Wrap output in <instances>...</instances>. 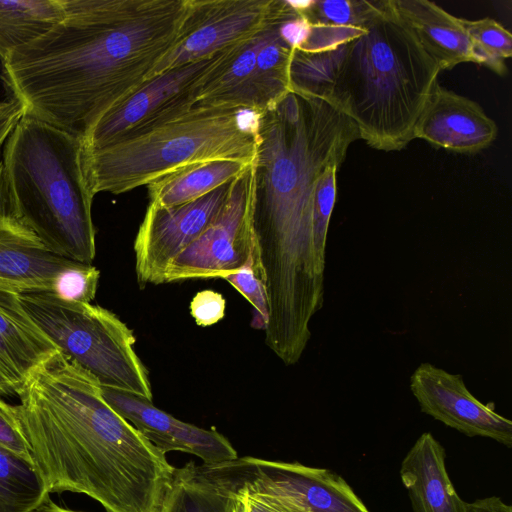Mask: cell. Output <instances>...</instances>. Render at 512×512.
<instances>
[{
	"label": "cell",
	"mask_w": 512,
	"mask_h": 512,
	"mask_svg": "<svg viewBox=\"0 0 512 512\" xmlns=\"http://www.w3.org/2000/svg\"><path fill=\"white\" fill-rule=\"evenodd\" d=\"M63 1V18L1 61V78L23 116L84 139L150 80L177 43L191 0Z\"/></svg>",
	"instance_id": "cell-1"
},
{
	"label": "cell",
	"mask_w": 512,
	"mask_h": 512,
	"mask_svg": "<svg viewBox=\"0 0 512 512\" xmlns=\"http://www.w3.org/2000/svg\"><path fill=\"white\" fill-rule=\"evenodd\" d=\"M358 139L355 123L321 98L291 91L262 114L252 230L268 298L265 332L272 338L309 336L323 307L326 247L315 227L317 181L327 166L344 162Z\"/></svg>",
	"instance_id": "cell-2"
},
{
	"label": "cell",
	"mask_w": 512,
	"mask_h": 512,
	"mask_svg": "<svg viewBox=\"0 0 512 512\" xmlns=\"http://www.w3.org/2000/svg\"><path fill=\"white\" fill-rule=\"evenodd\" d=\"M14 412L49 493L85 494L106 512H161L176 468L59 351L30 375Z\"/></svg>",
	"instance_id": "cell-3"
},
{
	"label": "cell",
	"mask_w": 512,
	"mask_h": 512,
	"mask_svg": "<svg viewBox=\"0 0 512 512\" xmlns=\"http://www.w3.org/2000/svg\"><path fill=\"white\" fill-rule=\"evenodd\" d=\"M441 70L386 0L360 36L314 52L313 96L351 119L376 150L406 147Z\"/></svg>",
	"instance_id": "cell-4"
},
{
	"label": "cell",
	"mask_w": 512,
	"mask_h": 512,
	"mask_svg": "<svg viewBox=\"0 0 512 512\" xmlns=\"http://www.w3.org/2000/svg\"><path fill=\"white\" fill-rule=\"evenodd\" d=\"M83 139L22 116L2 148L7 187L18 216L50 252L85 264L96 255L93 195Z\"/></svg>",
	"instance_id": "cell-5"
},
{
	"label": "cell",
	"mask_w": 512,
	"mask_h": 512,
	"mask_svg": "<svg viewBox=\"0 0 512 512\" xmlns=\"http://www.w3.org/2000/svg\"><path fill=\"white\" fill-rule=\"evenodd\" d=\"M263 112L193 105L163 115L113 142L85 150L90 193L122 194L182 168L210 161H256Z\"/></svg>",
	"instance_id": "cell-6"
},
{
	"label": "cell",
	"mask_w": 512,
	"mask_h": 512,
	"mask_svg": "<svg viewBox=\"0 0 512 512\" xmlns=\"http://www.w3.org/2000/svg\"><path fill=\"white\" fill-rule=\"evenodd\" d=\"M21 302L58 351L99 385L152 401L148 371L133 331L108 309L53 292L20 293Z\"/></svg>",
	"instance_id": "cell-7"
},
{
	"label": "cell",
	"mask_w": 512,
	"mask_h": 512,
	"mask_svg": "<svg viewBox=\"0 0 512 512\" xmlns=\"http://www.w3.org/2000/svg\"><path fill=\"white\" fill-rule=\"evenodd\" d=\"M197 468L230 492L246 490L283 496L308 512H369L342 477L324 468L251 456Z\"/></svg>",
	"instance_id": "cell-8"
},
{
	"label": "cell",
	"mask_w": 512,
	"mask_h": 512,
	"mask_svg": "<svg viewBox=\"0 0 512 512\" xmlns=\"http://www.w3.org/2000/svg\"><path fill=\"white\" fill-rule=\"evenodd\" d=\"M255 162L230 183L228 196L218 214L172 261L164 274L163 284L187 279H223L248 262L254 254Z\"/></svg>",
	"instance_id": "cell-9"
},
{
	"label": "cell",
	"mask_w": 512,
	"mask_h": 512,
	"mask_svg": "<svg viewBox=\"0 0 512 512\" xmlns=\"http://www.w3.org/2000/svg\"><path fill=\"white\" fill-rule=\"evenodd\" d=\"M285 5L286 0H191L177 43L150 79L246 43L270 27Z\"/></svg>",
	"instance_id": "cell-10"
},
{
	"label": "cell",
	"mask_w": 512,
	"mask_h": 512,
	"mask_svg": "<svg viewBox=\"0 0 512 512\" xmlns=\"http://www.w3.org/2000/svg\"><path fill=\"white\" fill-rule=\"evenodd\" d=\"M230 183L184 204L170 207L148 204L134 241L135 271L141 287L163 284L172 261L218 214L228 196Z\"/></svg>",
	"instance_id": "cell-11"
},
{
	"label": "cell",
	"mask_w": 512,
	"mask_h": 512,
	"mask_svg": "<svg viewBox=\"0 0 512 512\" xmlns=\"http://www.w3.org/2000/svg\"><path fill=\"white\" fill-rule=\"evenodd\" d=\"M226 51L173 68L148 80L92 126L83 139L84 149L101 148L162 115L194 105L195 87L217 65Z\"/></svg>",
	"instance_id": "cell-12"
},
{
	"label": "cell",
	"mask_w": 512,
	"mask_h": 512,
	"mask_svg": "<svg viewBox=\"0 0 512 512\" xmlns=\"http://www.w3.org/2000/svg\"><path fill=\"white\" fill-rule=\"evenodd\" d=\"M411 391L421 411L469 436L491 438L512 446V422L495 412L493 405L476 399L461 375L430 363H421L410 377Z\"/></svg>",
	"instance_id": "cell-13"
},
{
	"label": "cell",
	"mask_w": 512,
	"mask_h": 512,
	"mask_svg": "<svg viewBox=\"0 0 512 512\" xmlns=\"http://www.w3.org/2000/svg\"><path fill=\"white\" fill-rule=\"evenodd\" d=\"M100 389L107 404L162 453L186 452L206 465L238 458L229 440L215 429L183 422L144 397L101 386Z\"/></svg>",
	"instance_id": "cell-14"
},
{
	"label": "cell",
	"mask_w": 512,
	"mask_h": 512,
	"mask_svg": "<svg viewBox=\"0 0 512 512\" xmlns=\"http://www.w3.org/2000/svg\"><path fill=\"white\" fill-rule=\"evenodd\" d=\"M498 128L475 101L436 84L414 128L413 138L460 154L490 146Z\"/></svg>",
	"instance_id": "cell-15"
},
{
	"label": "cell",
	"mask_w": 512,
	"mask_h": 512,
	"mask_svg": "<svg viewBox=\"0 0 512 512\" xmlns=\"http://www.w3.org/2000/svg\"><path fill=\"white\" fill-rule=\"evenodd\" d=\"M80 264L47 250L19 216L0 218V285L19 293H56Z\"/></svg>",
	"instance_id": "cell-16"
},
{
	"label": "cell",
	"mask_w": 512,
	"mask_h": 512,
	"mask_svg": "<svg viewBox=\"0 0 512 512\" xmlns=\"http://www.w3.org/2000/svg\"><path fill=\"white\" fill-rule=\"evenodd\" d=\"M57 347L25 310L20 293L0 285V374L17 396L33 371Z\"/></svg>",
	"instance_id": "cell-17"
},
{
	"label": "cell",
	"mask_w": 512,
	"mask_h": 512,
	"mask_svg": "<svg viewBox=\"0 0 512 512\" xmlns=\"http://www.w3.org/2000/svg\"><path fill=\"white\" fill-rule=\"evenodd\" d=\"M390 4L441 71L466 62L482 65L460 18L428 0H390Z\"/></svg>",
	"instance_id": "cell-18"
},
{
	"label": "cell",
	"mask_w": 512,
	"mask_h": 512,
	"mask_svg": "<svg viewBox=\"0 0 512 512\" xmlns=\"http://www.w3.org/2000/svg\"><path fill=\"white\" fill-rule=\"evenodd\" d=\"M445 450L434 436L420 435L404 457L400 477L414 512H466L445 466Z\"/></svg>",
	"instance_id": "cell-19"
},
{
	"label": "cell",
	"mask_w": 512,
	"mask_h": 512,
	"mask_svg": "<svg viewBox=\"0 0 512 512\" xmlns=\"http://www.w3.org/2000/svg\"><path fill=\"white\" fill-rule=\"evenodd\" d=\"M309 25L306 40L298 48L319 52L342 45L366 31L386 0L292 1Z\"/></svg>",
	"instance_id": "cell-20"
},
{
	"label": "cell",
	"mask_w": 512,
	"mask_h": 512,
	"mask_svg": "<svg viewBox=\"0 0 512 512\" xmlns=\"http://www.w3.org/2000/svg\"><path fill=\"white\" fill-rule=\"evenodd\" d=\"M253 163L222 160L182 168L146 186L149 203L170 207L194 201L235 180Z\"/></svg>",
	"instance_id": "cell-21"
},
{
	"label": "cell",
	"mask_w": 512,
	"mask_h": 512,
	"mask_svg": "<svg viewBox=\"0 0 512 512\" xmlns=\"http://www.w3.org/2000/svg\"><path fill=\"white\" fill-rule=\"evenodd\" d=\"M292 10L291 2L271 27L260 48L251 84L247 94V107L265 112L278 104L292 91L290 64L294 49L280 36L279 25Z\"/></svg>",
	"instance_id": "cell-22"
},
{
	"label": "cell",
	"mask_w": 512,
	"mask_h": 512,
	"mask_svg": "<svg viewBox=\"0 0 512 512\" xmlns=\"http://www.w3.org/2000/svg\"><path fill=\"white\" fill-rule=\"evenodd\" d=\"M63 16V0H0L1 61L48 32Z\"/></svg>",
	"instance_id": "cell-23"
},
{
	"label": "cell",
	"mask_w": 512,
	"mask_h": 512,
	"mask_svg": "<svg viewBox=\"0 0 512 512\" xmlns=\"http://www.w3.org/2000/svg\"><path fill=\"white\" fill-rule=\"evenodd\" d=\"M235 494L214 483L193 462L176 468L161 512H234Z\"/></svg>",
	"instance_id": "cell-24"
},
{
	"label": "cell",
	"mask_w": 512,
	"mask_h": 512,
	"mask_svg": "<svg viewBox=\"0 0 512 512\" xmlns=\"http://www.w3.org/2000/svg\"><path fill=\"white\" fill-rule=\"evenodd\" d=\"M49 495L34 462L0 445V512H31Z\"/></svg>",
	"instance_id": "cell-25"
},
{
	"label": "cell",
	"mask_w": 512,
	"mask_h": 512,
	"mask_svg": "<svg viewBox=\"0 0 512 512\" xmlns=\"http://www.w3.org/2000/svg\"><path fill=\"white\" fill-rule=\"evenodd\" d=\"M460 22L471 39L482 65L504 76L508 69L506 60L512 55V35L499 22L491 18Z\"/></svg>",
	"instance_id": "cell-26"
},
{
	"label": "cell",
	"mask_w": 512,
	"mask_h": 512,
	"mask_svg": "<svg viewBox=\"0 0 512 512\" xmlns=\"http://www.w3.org/2000/svg\"><path fill=\"white\" fill-rule=\"evenodd\" d=\"M223 279L238 290L252 305L251 326L264 331L269 316L268 298L254 254L243 267L226 275Z\"/></svg>",
	"instance_id": "cell-27"
},
{
	"label": "cell",
	"mask_w": 512,
	"mask_h": 512,
	"mask_svg": "<svg viewBox=\"0 0 512 512\" xmlns=\"http://www.w3.org/2000/svg\"><path fill=\"white\" fill-rule=\"evenodd\" d=\"M0 445L32 460L29 445L11 405L0 397Z\"/></svg>",
	"instance_id": "cell-28"
},
{
	"label": "cell",
	"mask_w": 512,
	"mask_h": 512,
	"mask_svg": "<svg viewBox=\"0 0 512 512\" xmlns=\"http://www.w3.org/2000/svg\"><path fill=\"white\" fill-rule=\"evenodd\" d=\"M226 300L214 290L198 292L190 303V313L195 323L207 327L218 323L225 315Z\"/></svg>",
	"instance_id": "cell-29"
},
{
	"label": "cell",
	"mask_w": 512,
	"mask_h": 512,
	"mask_svg": "<svg viewBox=\"0 0 512 512\" xmlns=\"http://www.w3.org/2000/svg\"><path fill=\"white\" fill-rule=\"evenodd\" d=\"M233 493L245 497L250 512H308L296 501L283 496L246 490Z\"/></svg>",
	"instance_id": "cell-30"
},
{
	"label": "cell",
	"mask_w": 512,
	"mask_h": 512,
	"mask_svg": "<svg viewBox=\"0 0 512 512\" xmlns=\"http://www.w3.org/2000/svg\"><path fill=\"white\" fill-rule=\"evenodd\" d=\"M22 116V108L16 101L11 98L0 101V151Z\"/></svg>",
	"instance_id": "cell-31"
},
{
	"label": "cell",
	"mask_w": 512,
	"mask_h": 512,
	"mask_svg": "<svg viewBox=\"0 0 512 512\" xmlns=\"http://www.w3.org/2000/svg\"><path fill=\"white\" fill-rule=\"evenodd\" d=\"M466 512H512V507L499 497L491 496L466 503Z\"/></svg>",
	"instance_id": "cell-32"
},
{
	"label": "cell",
	"mask_w": 512,
	"mask_h": 512,
	"mask_svg": "<svg viewBox=\"0 0 512 512\" xmlns=\"http://www.w3.org/2000/svg\"><path fill=\"white\" fill-rule=\"evenodd\" d=\"M31 512H81L63 508L55 504L50 497H48L42 504Z\"/></svg>",
	"instance_id": "cell-33"
},
{
	"label": "cell",
	"mask_w": 512,
	"mask_h": 512,
	"mask_svg": "<svg viewBox=\"0 0 512 512\" xmlns=\"http://www.w3.org/2000/svg\"><path fill=\"white\" fill-rule=\"evenodd\" d=\"M17 395L12 384L0 374V397Z\"/></svg>",
	"instance_id": "cell-34"
},
{
	"label": "cell",
	"mask_w": 512,
	"mask_h": 512,
	"mask_svg": "<svg viewBox=\"0 0 512 512\" xmlns=\"http://www.w3.org/2000/svg\"><path fill=\"white\" fill-rule=\"evenodd\" d=\"M234 494H235L234 512H250L245 497L239 493H234Z\"/></svg>",
	"instance_id": "cell-35"
}]
</instances>
